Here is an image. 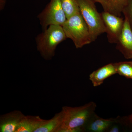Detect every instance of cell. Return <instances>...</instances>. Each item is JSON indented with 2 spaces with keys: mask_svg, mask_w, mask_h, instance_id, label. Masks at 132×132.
I'll list each match as a JSON object with an SVG mask.
<instances>
[{
  "mask_svg": "<svg viewBox=\"0 0 132 132\" xmlns=\"http://www.w3.org/2000/svg\"><path fill=\"white\" fill-rule=\"evenodd\" d=\"M114 14L120 16L129 0H108Z\"/></svg>",
  "mask_w": 132,
  "mask_h": 132,
  "instance_id": "obj_15",
  "label": "cell"
},
{
  "mask_svg": "<svg viewBox=\"0 0 132 132\" xmlns=\"http://www.w3.org/2000/svg\"><path fill=\"white\" fill-rule=\"evenodd\" d=\"M25 116L19 110H14L1 115L0 132H16Z\"/></svg>",
  "mask_w": 132,
  "mask_h": 132,
  "instance_id": "obj_8",
  "label": "cell"
},
{
  "mask_svg": "<svg viewBox=\"0 0 132 132\" xmlns=\"http://www.w3.org/2000/svg\"><path fill=\"white\" fill-rule=\"evenodd\" d=\"M60 2L67 19L80 12L77 0H60Z\"/></svg>",
  "mask_w": 132,
  "mask_h": 132,
  "instance_id": "obj_13",
  "label": "cell"
},
{
  "mask_svg": "<svg viewBox=\"0 0 132 132\" xmlns=\"http://www.w3.org/2000/svg\"><path fill=\"white\" fill-rule=\"evenodd\" d=\"M124 26L120 36L116 43V49L125 59H132V29L128 20L125 16Z\"/></svg>",
  "mask_w": 132,
  "mask_h": 132,
  "instance_id": "obj_7",
  "label": "cell"
},
{
  "mask_svg": "<svg viewBox=\"0 0 132 132\" xmlns=\"http://www.w3.org/2000/svg\"><path fill=\"white\" fill-rule=\"evenodd\" d=\"M96 107L92 101L80 106L62 107L63 122L59 132H85V126L95 113Z\"/></svg>",
  "mask_w": 132,
  "mask_h": 132,
  "instance_id": "obj_1",
  "label": "cell"
},
{
  "mask_svg": "<svg viewBox=\"0 0 132 132\" xmlns=\"http://www.w3.org/2000/svg\"><path fill=\"white\" fill-rule=\"evenodd\" d=\"M114 121V118L105 119L94 113L85 126V132H107Z\"/></svg>",
  "mask_w": 132,
  "mask_h": 132,
  "instance_id": "obj_10",
  "label": "cell"
},
{
  "mask_svg": "<svg viewBox=\"0 0 132 132\" xmlns=\"http://www.w3.org/2000/svg\"><path fill=\"white\" fill-rule=\"evenodd\" d=\"M46 120L39 116L25 115L16 132H35Z\"/></svg>",
  "mask_w": 132,
  "mask_h": 132,
  "instance_id": "obj_11",
  "label": "cell"
},
{
  "mask_svg": "<svg viewBox=\"0 0 132 132\" xmlns=\"http://www.w3.org/2000/svg\"><path fill=\"white\" fill-rule=\"evenodd\" d=\"M117 74L126 78L132 79V61L114 63Z\"/></svg>",
  "mask_w": 132,
  "mask_h": 132,
  "instance_id": "obj_14",
  "label": "cell"
},
{
  "mask_svg": "<svg viewBox=\"0 0 132 132\" xmlns=\"http://www.w3.org/2000/svg\"><path fill=\"white\" fill-rule=\"evenodd\" d=\"M101 14L108 42L116 44L123 30L125 19L109 12L104 11Z\"/></svg>",
  "mask_w": 132,
  "mask_h": 132,
  "instance_id": "obj_6",
  "label": "cell"
},
{
  "mask_svg": "<svg viewBox=\"0 0 132 132\" xmlns=\"http://www.w3.org/2000/svg\"><path fill=\"white\" fill-rule=\"evenodd\" d=\"M62 27L67 38L72 41L76 48L92 42L88 27L80 12L67 19Z\"/></svg>",
  "mask_w": 132,
  "mask_h": 132,
  "instance_id": "obj_3",
  "label": "cell"
},
{
  "mask_svg": "<svg viewBox=\"0 0 132 132\" xmlns=\"http://www.w3.org/2000/svg\"><path fill=\"white\" fill-rule=\"evenodd\" d=\"M95 3H98L103 7L104 11L112 13V10L108 0H92Z\"/></svg>",
  "mask_w": 132,
  "mask_h": 132,
  "instance_id": "obj_17",
  "label": "cell"
},
{
  "mask_svg": "<svg viewBox=\"0 0 132 132\" xmlns=\"http://www.w3.org/2000/svg\"><path fill=\"white\" fill-rule=\"evenodd\" d=\"M38 18L43 31L50 25L62 26L67 19L60 0H50L45 8L38 15Z\"/></svg>",
  "mask_w": 132,
  "mask_h": 132,
  "instance_id": "obj_5",
  "label": "cell"
},
{
  "mask_svg": "<svg viewBox=\"0 0 132 132\" xmlns=\"http://www.w3.org/2000/svg\"><path fill=\"white\" fill-rule=\"evenodd\" d=\"M123 119L126 128H128L132 130V114L128 116L123 117Z\"/></svg>",
  "mask_w": 132,
  "mask_h": 132,
  "instance_id": "obj_18",
  "label": "cell"
},
{
  "mask_svg": "<svg viewBox=\"0 0 132 132\" xmlns=\"http://www.w3.org/2000/svg\"><path fill=\"white\" fill-rule=\"evenodd\" d=\"M63 120L62 111L55 114L50 119L46 121L35 132H59Z\"/></svg>",
  "mask_w": 132,
  "mask_h": 132,
  "instance_id": "obj_12",
  "label": "cell"
},
{
  "mask_svg": "<svg viewBox=\"0 0 132 132\" xmlns=\"http://www.w3.org/2000/svg\"><path fill=\"white\" fill-rule=\"evenodd\" d=\"M80 13L88 27L92 42L102 34L106 28L101 14L97 11L95 2L92 0H77Z\"/></svg>",
  "mask_w": 132,
  "mask_h": 132,
  "instance_id": "obj_4",
  "label": "cell"
},
{
  "mask_svg": "<svg viewBox=\"0 0 132 132\" xmlns=\"http://www.w3.org/2000/svg\"><path fill=\"white\" fill-rule=\"evenodd\" d=\"M67 39L62 26L50 25L36 37L37 50L44 60H51L57 46Z\"/></svg>",
  "mask_w": 132,
  "mask_h": 132,
  "instance_id": "obj_2",
  "label": "cell"
},
{
  "mask_svg": "<svg viewBox=\"0 0 132 132\" xmlns=\"http://www.w3.org/2000/svg\"><path fill=\"white\" fill-rule=\"evenodd\" d=\"M117 74L114 63H110L100 68L92 73L89 75V79L93 86H100L106 79Z\"/></svg>",
  "mask_w": 132,
  "mask_h": 132,
  "instance_id": "obj_9",
  "label": "cell"
},
{
  "mask_svg": "<svg viewBox=\"0 0 132 132\" xmlns=\"http://www.w3.org/2000/svg\"><path fill=\"white\" fill-rule=\"evenodd\" d=\"M124 16L127 18L132 29V0H129L127 6L123 9Z\"/></svg>",
  "mask_w": 132,
  "mask_h": 132,
  "instance_id": "obj_16",
  "label": "cell"
}]
</instances>
